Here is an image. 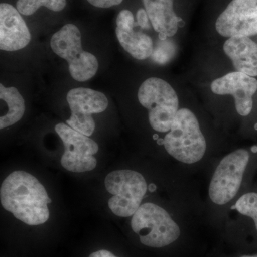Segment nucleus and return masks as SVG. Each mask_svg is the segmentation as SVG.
I'll use <instances>...</instances> for the list:
<instances>
[{
    "label": "nucleus",
    "mask_w": 257,
    "mask_h": 257,
    "mask_svg": "<svg viewBox=\"0 0 257 257\" xmlns=\"http://www.w3.org/2000/svg\"><path fill=\"white\" fill-rule=\"evenodd\" d=\"M67 100L71 116L66 123L78 133L90 137L96 126L92 115L103 112L107 108L105 94L89 88H75L69 91Z\"/></svg>",
    "instance_id": "9"
},
{
    "label": "nucleus",
    "mask_w": 257,
    "mask_h": 257,
    "mask_svg": "<svg viewBox=\"0 0 257 257\" xmlns=\"http://www.w3.org/2000/svg\"><path fill=\"white\" fill-rule=\"evenodd\" d=\"M167 152L174 158L185 164L202 160L207 143L195 115L189 109H179L170 132L164 139Z\"/></svg>",
    "instance_id": "2"
},
{
    "label": "nucleus",
    "mask_w": 257,
    "mask_h": 257,
    "mask_svg": "<svg viewBox=\"0 0 257 257\" xmlns=\"http://www.w3.org/2000/svg\"><path fill=\"white\" fill-rule=\"evenodd\" d=\"M55 131L64 144V152L61 165L65 170L72 172H85L95 168L99 146L89 137L79 133L69 125L59 123Z\"/></svg>",
    "instance_id": "8"
},
{
    "label": "nucleus",
    "mask_w": 257,
    "mask_h": 257,
    "mask_svg": "<svg viewBox=\"0 0 257 257\" xmlns=\"http://www.w3.org/2000/svg\"><path fill=\"white\" fill-rule=\"evenodd\" d=\"M50 45L56 55L68 62L72 78L85 82L95 75L99 62L95 56L83 50L81 32L77 26L64 25L54 34Z\"/></svg>",
    "instance_id": "5"
},
{
    "label": "nucleus",
    "mask_w": 257,
    "mask_h": 257,
    "mask_svg": "<svg viewBox=\"0 0 257 257\" xmlns=\"http://www.w3.org/2000/svg\"><path fill=\"white\" fill-rule=\"evenodd\" d=\"M134 25L133 13L128 10L120 12L116 18V37L121 47L134 58L146 60L153 53V41L144 32L135 31Z\"/></svg>",
    "instance_id": "13"
},
{
    "label": "nucleus",
    "mask_w": 257,
    "mask_h": 257,
    "mask_svg": "<svg viewBox=\"0 0 257 257\" xmlns=\"http://www.w3.org/2000/svg\"><path fill=\"white\" fill-rule=\"evenodd\" d=\"M148 18L161 38L174 36L178 30L179 19L173 9L174 0H143Z\"/></svg>",
    "instance_id": "15"
},
{
    "label": "nucleus",
    "mask_w": 257,
    "mask_h": 257,
    "mask_svg": "<svg viewBox=\"0 0 257 257\" xmlns=\"http://www.w3.org/2000/svg\"><path fill=\"white\" fill-rule=\"evenodd\" d=\"M235 207L240 214L252 218L257 230V193L244 194L239 198Z\"/></svg>",
    "instance_id": "18"
},
{
    "label": "nucleus",
    "mask_w": 257,
    "mask_h": 257,
    "mask_svg": "<svg viewBox=\"0 0 257 257\" xmlns=\"http://www.w3.org/2000/svg\"><path fill=\"white\" fill-rule=\"evenodd\" d=\"M132 228L147 246L161 248L175 242L180 236L178 225L163 208L145 203L132 219Z\"/></svg>",
    "instance_id": "3"
},
{
    "label": "nucleus",
    "mask_w": 257,
    "mask_h": 257,
    "mask_svg": "<svg viewBox=\"0 0 257 257\" xmlns=\"http://www.w3.org/2000/svg\"><path fill=\"white\" fill-rule=\"evenodd\" d=\"M87 1L89 4L96 7V8L106 9V8L121 4L123 0H87Z\"/></svg>",
    "instance_id": "20"
},
{
    "label": "nucleus",
    "mask_w": 257,
    "mask_h": 257,
    "mask_svg": "<svg viewBox=\"0 0 257 257\" xmlns=\"http://www.w3.org/2000/svg\"><path fill=\"white\" fill-rule=\"evenodd\" d=\"M249 158L248 152L241 149L221 161L209 185V197L213 202L223 205L234 199L241 187Z\"/></svg>",
    "instance_id": "7"
},
{
    "label": "nucleus",
    "mask_w": 257,
    "mask_h": 257,
    "mask_svg": "<svg viewBox=\"0 0 257 257\" xmlns=\"http://www.w3.org/2000/svg\"><path fill=\"white\" fill-rule=\"evenodd\" d=\"M104 182L106 191L113 195L108 202L113 214L120 217L133 216L146 194L145 177L135 171L117 170L106 176Z\"/></svg>",
    "instance_id": "6"
},
{
    "label": "nucleus",
    "mask_w": 257,
    "mask_h": 257,
    "mask_svg": "<svg viewBox=\"0 0 257 257\" xmlns=\"http://www.w3.org/2000/svg\"><path fill=\"white\" fill-rule=\"evenodd\" d=\"M89 257H117L107 250H99L91 253Z\"/></svg>",
    "instance_id": "22"
},
{
    "label": "nucleus",
    "mask_w": 257,
    "mask_h": 257,
    "mask_svg": "<svg viewBox=\"0 0 257 257\" xmlns=\"http://www.w3.org/2000/svg\"><path fill=\"white\" fill-rule=\"evenodd\" d=\"M224 50L232 61L236 72L257 76V44L248 37H230L225 42Z\"/></svg>",
    "instance_id": "14"
},
{
    "label": "nucleus",
    "mask_w": 257,
    "mask_h": 257,
    "mask_svg": "<svg viewBox=\"0 0 257 257\" xmlns=\"http://www.w3.org/2000/svg\"><path fill=\"white\" fill-rule=\"evenodd\" d=\"M241 257H257V255H254V256H248V255H245V256H242Z\"/></svg>",
    "instance_id": "23"
},
{
    "label": "nucleus",
    "mask_w": 257,
    "mask_h": 257,
    "mask_svg": "<svg viewBox=\"0 0 257 257\" xmlns=\"http://www.w3.org/2000/svg\"><path fill=\"white\" fill-rule=\"evenodd\" d=\"M221 36L250 37L257 34V0H232L216 22Z\"/></svg>",
    "instance_id": "10"
},
{
    "label": "nucleus",
    "mask_w": 257,
    "mask_h": 257,
    "mask_svg": "<svg viewBox=\"0 0 257 257\" xmlns=\"http://www.w3.org/2000/svg\"><path fill=\"white\" fill-rule=\"evenodd\" d=\"M138 99L149 110L152 127L160 133L170 131L179 111L178 96L172 86L157 77L147 79L139 89Z\"/></svg>",
    "instance_id": "4"
},
{
    "label": "nucleus",
    "mask_w": 257,
    "mask_h": 257,
    "mask_svg": "<svg viewBox=\"0 0 257 257\" xmlns=\"http://www.w3.org/2000/svg\"><path fill=\"white\" fill-rule=\"evenodd\" d=\"M175 45L170 40H160L153 51L152 57L154 61L160 64L170 62L175 55Z\"/></svg>",
    "instance_id": "19"
},
{
    "label": "nucleus",
    "mask_w": 257,
    "mask_h": 257,
    "mask_svg": "<svg viewBox=\"0 0 257 257\" xmlns=\"http://www.w3.org/2000/svg\"><path fill=\"white\" fill-rule=\"evenodd\" d=\"M211 89L216 94L234 96L237 112L247 116L252 110V96L257 91V80L241 72H231L215 79L211 83Z\"/></svg>",
    "instance_id": "11"
},
{
    "label": "nucleus",
    "mask_w": 257,
    "mask_h": 257,
    "mask_svg": "<svg viewBox=\"0 0 257 257\" xmlns=\"http://www.w3.org/2000/svg\"><path fill=\"white\" fill-rule=\"evenodd\" d=\"M0 99L8 106V111L0 117V128L3 130L15 124L23 118L25 102L16 88L5 87L2 84H0Z\"/></svg>",
    "instance_id": "16"
},
{
    "label": "nucleus",
    "mask_w": 257,
    "mask_h": 257,
    "mask_svg": "<svg viewBox=\"0 0 257 257\" xmlns=\"http://www.w3.org/2000/svg\"><path fill=\"white\" fill-rule=\"evenodd\" d=\"M30 30L18 9L8 3L0 5V49L17 51L28 46Z\"/></svg>",
    "instance_id": "12"
},
{
    "label": "nucleus",
    "mask_w": 257,
    "mask_h": 257,
    "mask_svg": "<svg viewBox=\"0 0 257 257\" xmlns=\"http://www.w3.org/2000/svg\"><path fill=\"white\" fill-rule=\"evenodd\" d=\"M137 18H138V23L141 28H149L148 15L146 13V10L143 9L139 10L138 14H137Z\"/></svg>",
    "instance_id": "21"
},
{
    "label": "nucleus",
    "mask_w": 257,
    "mask_h": 257,
    "mask_svg": "<svg viewBox=\"0 0 257 257\" xmlns=\"http://www.w3.org/2000/svg\"><path fill=\"white\" fill-rule=\"evenodd\" d=\"M0 201L5 210L25 224H44L50 218L52 203L46 189L36 177L24 171H15L3 181Z\"/></svg>",
    "instance_id": "1"
},
{
    "label": "nucleus",
    "mask_w": 257,
    "mask_h": 257,
    "mask_svg": "<svg viewBox=\"0 0 257 257\" xmlns=\"http://www.w3.org/2000/svg\"><path fill=\"white\" fill-rule=\"evenodd\" d=\"M67 0H18L17 9L20 14L30 16L41 7L54 12H60L65 8Z\"/></svg>",
    "instance_id": "17"
}]
</instances>
